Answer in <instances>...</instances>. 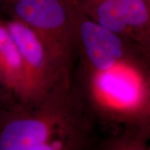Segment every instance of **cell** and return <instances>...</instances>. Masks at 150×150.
Here are the masks:
<instances>
[{"instance_id":"1","label":"cell","mask_w":150,"mask_h":150,"mask_svg":"<svg viewBox=\"0 0 150 150\" xmlns=\"http://www.w3.org/2000/svg\"><path fill=\"white\" fill-rule=\"evenodd\" d=\"M10 5L13 18L27 24L40 39L49 62L68 58L76 45L71 0H16Z\"/></svg>"},{"instance_id":"2","label":"cell","mask_w":150,"mask_h":150,"mask_svg":"<svg viewBox=\"0 0 150 150\" xmlns=\"http://www.w3.org/2000/svg\"><path fill=\"white\" fill-rule=\"evenodd\" d=\"M92 20L125 38L149 39L150 0H71Z\"/></svg>"},{"instance_id":"3","label":"cell","mask_w":150,"mask_h":150,"mask_svg":"<svg viewBox=\"0 0 150 150\" xmlns=\"http://www.w3.org/2000/svg\"><path fill=\"white\" fill-rule=\"evenodd\" d=\"M73 6L76 45L86 59L99 72L116 66L126 54V38L92 20Z\"/></svg>"},{"instance_id":"4","label":"cell","mask_w":150,"mask_h":150,"mask_svg":"<svg viewBox=\"0 0 150 150\" xmlns=\"http://www.w3.org/2000/svg\"><path fill=\"white\" fill-rule=\"evenodd\" d=\"M5 23L23 63L26 77L23 97L25 98L32 93L40 73L50 62L40 39L31 28L16 18Z\"/></svg>"},{"instance_id":"5","label":"cell","mask_w":150,"mask_h":150,"mask_svg":"<svg viewBox=\"0 0 150 150\" xmlns=\"http://www.w3.org/2000/svg\"><path fill=\"white\" fill-rule=\"evenodd\" d=\"M25 80L21 56L6 23L0 19V81L7 88L22 97Z\"/></svg>"},{"instance_id":"6","label":"cell","mask_w":150,"mask_h":150,"mask_svg":"<svg viewBox=\"0 0 150 150\" xmlns=\"http://www.w3.org/2000/svg\"><path fill=\"white\" fill-rule=\"evenodd\" d=\"M97 86L104 95L116 104L122 106H132L139 99L140 88L131 74L115 68L99 72Z\"/></svg>"},{"instance_id":"7","label":"cell","mask_w":150,"mask_h":150,"mask_svg":"<svg viewBox=\"0 0 150 150\" xmlns=\"http://www.w3.org/2000/svg\"><path fill=\"white\" fill-rule=\"evenodd\" d=\"M127 150H145L144 149H142V147H131L129 148Z\"/></svg>"},{"instance_id":"8","label":"cell","mask_w":150,"mask_h":150,"mask_svg":"<svg viewBox=\"0 0 150 150\" xmlns=\"http://www.w3.org/2000/svg\"><path fill=\"white\" fill-rule=\"evenodd\" d=\"M0 1H4V2H6V3L8 4H11L14 2L15 0H0Z\"/></svg>"},{"instance_id":"9","label":"cell","mask_w":150,"mask_h":150,"mask_svg":"<svg viewBox=\"0 0 150 150\" xmlns=\"http://www.w3.org/2000/svg\"><path fill=\"white\" fill-rule=\"evenodd\" d=\"M15 1H16V0H15Z\"/></svg>"}]
</instances>
